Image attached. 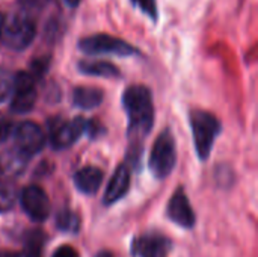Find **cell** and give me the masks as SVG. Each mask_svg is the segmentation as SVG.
I'll return each mask as SVG.
<instances>
[{
  "mask_svg": "<svg viewBox=\"0 0 258 257\" xmlns=\"http://www.w3.org/2000/svg\"><path fill=\"white\" fill-rule=\"evenodd\" d=\"M45 235L41 230H30L24 238V257H42Z\"/></svg>",
  "mask_w": 258,
  "mask_h": 257,
  "instance_id": "17",
  "label": "cell"
},
{
  "mask_svg": "<svg viewBox=\"0 0 258 257\" xmlns=\"http://www.w3.org/2000/svg\"><path fill=\"white\" fill-rule=\"evenodd\" d=\"M132 2L144 14H147L153 20H157V3H156V0H132Z\"/></svg>",
  "mask_w": 258,
  "mask_h": 257,
  "instance_id": "21",
  "label": "cell"
},
{
  "mask_svg": "<svg viewBox=\"0 0 258 257\" xmlns=\"http://www.w3.org/2000/svg\"><path fill=\"white\" fill-rule=\"evenodd\" d=\"M95 257H113V256H112L109 251H100V253H98Z\"/></svg>",
  "mask_w": 258,
  "mask_h": 257,
  "instance_id": "28",
  "label": "cell"
},
{
  "mask_svg": "<svg viewBox=\"0 0 258 257\" xmlns=\"http://www.w3.org/2000/svg\"><path fill=\"white\" fill-rule=\"evenodd\" d=\"M172 242L160 233H147L135 239L132 253L135 257H168Z\"/></svg>",
  "mask_w": 258,
  "mask_h": 257,
  "instance_id": "10",
  "label": "cell"
},
{
  "mask_svg": "<svg viewBox=\"0 0 258 257\" xmlns=\"http://www.w3.org/2000/svg\"><path fill=\"white\" fill-rule=\"evenodd\" d=\"M73 101L80 109H94L103 101V92L97 88L79 86L73 92Z\"/></svg>",
  "mask_w": 258,
  "mask_h": 257,
  "instance_id": "15",
  "label": "cell"
},
{
  "mask_svg": "<svg viewBox=\"0 0 258 257\" xmlns=\"http://www.w3.org/2000/svg\"><path fill=\"white\" fill-rule=\"evenodd\" d=\"M0 257H24L23 254H17V253H5V254H2Z\"/></svg>",
  "mask_w": 258,
  "mask_h": 257,
  "instance_id": "27",
  "label": "cell"
},
{
  "mask_svg": "<svg viewBox=\"0 0 258 257\" xmlns=\"http://www.w3.org/2000/svg\"><path fill=\"white\" fill-rule=\"evenodd\" d=\"M35 101H36L35 77L27 71H21L15 74L14 92L11 95V111L17 114H26L32 111Z\"/></svg>",
  "mask_w": 258,
  "mask_h": 257,
  "instance_id": "7",
  "label": "cell"
},
{
  "mask_svg": "<svg viewBox=\"0 0 258 257\" xmlns=\"http://www.w3.org/2000/svg\"><path fill=\"white\" fill-rule=\"evenodd\" d=\"M29 162V156L20 151L17 147L0 153V176L15 177L20 176Z\"/></svg>",
  "mask_w": 258,
  "mask_h": 257,
  "instance_id": "13",
  "label": "cell"
},
{
  "mask_svg": "<svg viewBox=\"0 0 258 257\" xmlns=\"http://www.w3.org/2000/svg\"><path fill=\"white\" fill-rule=\"evenodd\" d=\"M122 105L128 120V138L141 144L153 129L154 106L151 92L142 85H132L122 94Z\"/></svg>",
  "mask_w": 258,
  "mask_h": 257,
  "instance_id": "1",
  "label": "cell"
},
{
  "mask_svg": "<svg viewBox=\"0 0 258 257\" xmlns=\"http://www.w3.org/2000/svg\"><path fill=\"white\" fill-rule=\"evenodd\" d=\"M177 162L175 141L169 130L162 132L151 150L150 156V170L157 179H165L171 174Z\"/></svg>",
  "mask_w": 258,
  "mask_h": 257,
  "instance_id": "4",
  "label": "cell"
},
{
  "mask_svg": "<svg viewBox=\"0 0 258 257\" xmlns=\"http://www.w3.org/2000/svg\"><path fill=\"white\" fill-rule=\"evenodd\" d=\"M128 188H130V170L127 165H119L106 188L103 203L106 206H110L119 201L128 192Z\"/></svg>",
  "mask_w": 258,
  "mask_h": 257,
  "instance_id": "12",
  "label": "cell"
},
{
  "mask_svg": "<svg viewBox=\"0 0 258 257\" xmlns=\"http://www.w3.org/2000/svg\"><path fill=\"white\" fill-rule=\"evenodd\" d=\"M79 70L86 76H98V77H119V70L109 64L100 61H83L79 65Z\"/></svg>",
  "mask_w": 258,
  "mask_h": 257,
  "instance_id": "16",
  "label": "cell"
},
{
  "mask_svg": "<svg viewBox=\"0 0 258 257\" xmlns=\"http://www.w3.org/2000/svg\"><path fill=\"white\" fill-rule=\"evenodd\" d=\"M79 48L83 53L88 55H115V56H132L136 55L138 50L130 45L128 42L116 38V36H110V35H91L83 38L79 42Z\"/></svg>",
  "mask_w": 258,
  "mask_h": 257,
  "instance_id": "5",
  "label": "cell"
},
{
  "mask_svg": "<svg viewBox=\"0 0 258 257\" xmlns=\"http://www.w3.org/2000/svg\"><path fill=\"white\" fill-rule=\"evenodd\" d=\"M103 182V173L97 167H85L74 174V185L76 188L86 195L95 194Z\"/></svg>",
  "mask_w": 258,
  "mask_h": 257,
  "instance_id": "14",
  "label": "cell"
},
{
  "mask_svg": "<svg viewBox=\"0 0 258 257\" xmlns=\"http://www.w3.org/2000/svg\"><path fill=\"white\" fill-rule=\"evenodd\" d=\"M14 83L15 76L6 68H0V103H5L11 98L14 92Z\"/></svg>",
  "mask_w": 258,
  "mask_h": 257,
  "instance_id": "20",
  "label": "cell"
},
{
  "mask_svg": "<svg viewBox=\"0 0 258 257\" xmlns=\"http://www.w3.org/2000/svg\"><path fill=\"white\" fill-rule=\"evenodd\" d=\"M20 203L26 215L35 223H42L50 217V200L44 189L36 185H30L23 189Z\"/></svg>",
  "mask_w": 258,
  "mask_h": 257,
  "instance_id": "8",
  "label": "cell"
},
{
  "mask_svg": "<svg viewBox=\"0 0 258 257\" xmlns=\"http://www.w3.org/2000/svg\"><path fill=\"white\" fill-rule=\"evenodd\" d=\"M12 130H14V127H12L11 121H8L5 118H0V144L9 138Z\"/></svg>",
  "mask_w": 258,
  "mask_h": 257,
  "instance_id": "24",
  "label": "cell"
},
{
  "mask_svg": "<svg viewBox=\"0 0 258 257\" xmlns=\"http://www.w3.org/2000/svg\"><path fill=\"white\" fill-rule=\"evenodd\" d=\"M190 126L194 133V142L197 148V155L201 161H206L213 148V144L221 133L219 120L204 111H194L190 114Z\"/></svg>",
  "mask_w": 258,
  "mask_h": 257,
  "instance_id": "2",
  "label": "cell"
},
{
  "mask_svg": "<svg viewBox=\"0 0 258 257\" xmlns=\"http://www.w3.org/2000/svg\"><path fill=\"white\" fill-rule=\"evenodd\" d=\"M3 24H5V20H3V15L0 14V38H2V32H3Z\"/></svg>",
  "mask_w": 258,
  "mask_h": 257,
  "instance_id": "29",
  "label": "cell"
},
{
  "mask_svg": "<svg viewBox=\"0 0 258 257\" xmlns=\"http://www.w3.org/2000/svg\"><path fill=\"white\" fill-rule=\"evenodd\" d=\"M51 257H79V254L71 245H60Z\"/></svg>",
  "mask_w": 258,
  "mask_h": 257,
  "instance_id": "25",
  "label": "cell"
},
{
  "mask_svg": "<svg viewBox=\"0 0 258 257\" xmlns=\"http://www.w3.org/2000/svg\"><path fill=\"white\" fill-rule=\"evenodd\" d=\"M56 227L60 232L77 233L80 230V218L76 212L70 209H62L56 217Z\"/></svg>",
  "mask_w": 258,
  "mask_h": 257,
  "instance_id": "18",
  "label": "cell"
},
{
  "mask_svg": "<svg viewBox=\"0 0 258 257\" xmlns=\"http://www.w3.org/2000/svg\"><path fill=\"white\" fill-rule=\"evenodd\" d=\"M48 65H50V59L48 58H41V59H36L33 64H32V71L30 74L36 79V77H41L44 76V73L48 70Z\"/></svg>",
  "mask_w": 258,
  "mask_h": 257,
  "instance_id": "22",
  "label": "cell"
},
{
  "mask_svg": "<svg viewBox=\"0 0 258 257\" xmlns=\"http://www.w3.org/2000/svg\"><path fill=\"white\" fill-rule=\"evenodd\" d=\"M47 3H48V0H20V5H21L23 11L30 14V15H32V12L42 9Z\"/></svg>",
  "mask_w": 258,
  "mask_h": 257,
  "instance_id": "23",
  "label": "cell"
},
{
  "mask_svg": "<svg viewBox=\"0 0 258 257\" xmlns=\"http://www.w3.org/2000/svg\"><path fill=\"white\" fill-rule=\"evenodd\" d=\"M14 141L15 147L23 151L26 156H33L44 148L45 136L39 126L32 121H23L17 127H14Z\"/></svg>",
  "mask_w": 258,
  "mask_h": 257,
  "instance_id": "9",
  "label": "cell"
},
{
  "mask_svg": "<svg viewBox=\"0 0 258 257\" xmlns=\"http://www.w3.org/2000/svg\"><path fill=\"white\" fill-rule=\"evenodd\" d=\"M17 201V191L11 183H0V214L14 208Z\"/></svg>",
  "mask_w": 258,
  "mask_h": 257,
  "instance_id": "19",
  "label": "cell"
},
{
  "mask_svg": "<svg viewBox=\"0 0 258 257\" xmlns=\"http://www.w3.org/2000/svg\"><path fill=\"white\" fill-rule=\"evenodd\" d=\"M85 127L86 120L83 118H74L70 121L54 118L48 123L50 142L56 150L68 148L82 136V133H85Z\"/></svg>",
  "mask_w": 258,
  "mask_h": 257,
  "instance_id": "6",
  "label": "cell"
},
{
  "mask_svg": "<svg viewBox=\"0 0 258 257\" xmlns=\"http://www.w3.org/2000/svg\"><path fill=\"white\" fill-rule=\"evenodd\" d=\"M168 217L172 223H175L177 226L183 227V229H192L197 223V217L195 212L190 206V201L184 192L183 188H178L169 203H168Z\"/></svg>",
  "mask_w": 258,
  "mask_h": 257,
  "instance_id": "11",
  "label": "cell"
},
{
  "mask_svg": "<svg viewBox=\"0 0 258 257\" xmlns=\"http://www.w3.org/2000/svg\"><path fill=\"white\" fill-rule=\"evenodd\" d=\"M36 26L30 14L18 12L14 14L6 24H3L2 39L12 50H24L29 47L35 38Z\"/></svg>",
  "mask_w": 258,
  "mask_h": 257,
  "instance_id": "3",
  "label": "cell"
},
{
  "mask_svg": "<svg viewBox=\"0 0 258 257\" xmlns=\"http://www.w3.org/2000/svg\"><path fill=\"white\" fill-rule=\"evenodd\" d=\"M63 3L68 5V6H71V8H74V6H77L80 3V0H63Z\"/></svg>",
  "mask_w": 258,
  "mask_h": 257,
  "instance_id": "26",
  "label": "cell"
}]
</instances>
